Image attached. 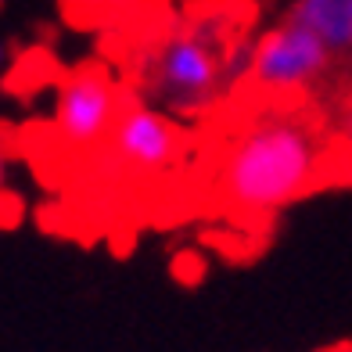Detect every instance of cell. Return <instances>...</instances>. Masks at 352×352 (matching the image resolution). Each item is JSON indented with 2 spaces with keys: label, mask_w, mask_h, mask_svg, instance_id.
<instances>
[{
  "label": "cell",
  "mask_w": 352,
  "mask_h": 352,
  "mask_svg": "<svg viewBox=\"0 0 352 352\" xmlns=\"http://www.w3.org/2000/svg\"><path fill=\"white\" fill-rule=\"evenodd\" d=\"M320 173L316 133L295 116H263L245 126L216 173L219 195L245 212L295 201Z\"/></svg>",
  "instance_id": "cell-1"
},
{
  "label": "cell",
  "mask_w": 352,
  "mask_h": 352,
  "mask_svg": "<svg viewBox=\"0 0 352 352\" xmlns=\"http://www.w3.org/2000/svg\"><path fill=\"white\" fill-rule=\"evenodd\" d=\"M223 76L227 69L216 43L201 29H180L151 54L148 87L151 98L173 116H198L219 98Z\"/></svg>",
  "instance_id": "cell-2"
},
{
  "label": "cell",
  "mask_w": 352,
  "mask_h": 352,
  "mask_svg": "<svg viewBox=\"0 0 352 352\" xmlns=\"http://www.w3.org/2000/svg\"><path fill=\"white\" fill-rule=\"evenodd\" d=\"M331 65H334L331 47L320 36H313L309 29L287 19L270 25L248 54V76L263 90H274V94L309 90L331 72Z\"/></svg>",
  "instance_id": "cell-3"
},
{
  "label": "cell",
  "mask_w": 352,
  "mask_h": 352,
  "mask_svg": "<svg viewBox=\"0 0 352 352\" xmlns=\"http://www.w3.org/2000/svg\"><path fill=\"white\" fill-rule=\"evenodd\" d=\"M116 119H119V98L101 69H79L61 83L54 104V126L69 144H79V148L98 144L101 137L111 133Z\"/></svg>",
  "instance_id": "cell-4"
},
{
  "label": "cell",
  "mask_w": 352,
  "mask_h": 352,
  "mask_svg": "<svg viewBox=\"0 0 352 352\" xmlns=\"http://www.w3.org/2000/svg\"><path fill=\"white\" fill-rule=\"evenodd\" d=\"M108 137H111V155L133 169L155 173L180 158V130L169 122V116L144 104L119 111Z\"/></svg>",
  "instance_id": "cell-5"
},
{
  "label": "cell",
  "mask_w": 352,
  "mask_h": 352,
  "mask_svg": "<svg viewBox=\"0 0 352 352\" xmlns=\"http://www.w3.org/2000/svg\"><path fill=\"white\" fill-rule=\"evenodd\" d=\"M284 19L320 36L334 58L352 54V0H292Z\"/></svg>",
  "instance_id": "cell-6"
},
{
  "label": "cell",
  "mask_w": 352,
  "mask_h": 352,
  "mask_svg": "<svg viewBox=\"0 0 352 352\" xmlns=\"http://www.w3.org/2000/svg\"><path fill=\"white\" fill-rule=\"evenodd\" d=\"M14 219H19V198L0 190V227H11Z\"/></svg>",
  "instance_id": "cell-7"
},
{
  "label": "cell",
  "mask_w": 352,
  "mask_h": 352,
  "mask_svg": "<svg viewBox=\"0 0 352 352\" xmlns=\"http://www.w3.org/2000/svg\"><path fill=\"white\" fill-rule=\"evenodd\" d=\"M342 130L352 137V98L345 101V108H342Z\"/></svg>",
  "instance_id": "cell-8"
},
{
  "label": "cell",
  "mask_w": 352,
  "mask_h": 352,
  "mask_svg": "<svg viewBox=\"0 0 352 352\" xmlns=\"http://www.w3.org/2000/svg\"><path fill=\"white\" fill-rule=\"evenodd\" d=\"M4 184H8V155L0 148V190H4Z\"/></svg>",
  "instance_id": "cell-9"
},
{
  "label": "cell",
  "mask_w": 352,
  "mask_h": 352,
  "mask_svg": "<svg viewBox=\"0 0 352 352\" xmlns=\"http://www.w3.org/2000/svg\"><path fill=\"white\" fill-rule=\"evenodd\" d=\"M116 4H119V0H116Z\"/></svg>",
  "instance_id": "cell-10"
}]
</instances>
